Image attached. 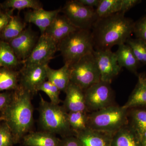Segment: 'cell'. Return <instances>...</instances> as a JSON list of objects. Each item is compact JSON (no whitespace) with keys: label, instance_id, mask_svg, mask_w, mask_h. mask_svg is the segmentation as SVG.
Masks as SVG:
<instances>
[{"label":"cell","instance_id":"6da1fadb","mask_svg":"<svg viewBox=\"0 0 146 146\" xmlns=\"http://www.w3.org/2000/svg\"><path fill=\"white\" fill-rule=\"evenodd\" d=\"M32 96L19 86L18 89L12 92L8 104L0 111L1 120L10 127L15 144L23 140L33 125Z\"/></svg>","mask_w":146,"mask_h":146},{"label":"cell","instance_id":"7a4b0ae2","mask_svg":"<svg viewBox=\"0 0 146 146\" xmlns=\"http://www.w3.org/2000/svg\"><path fill=\"white\" fill-rule=\"evenodd\" d=\"M134 22L124 13H115L98 18L91 30L95 50H111L125 44L133 33Z\"/></svg>","mask_w":146,"mask_h":146},{"label":"cell","instance_id":"3957f363","mask_svg":"<svg viewBox=\"0 0 146 146\" xmlns=\"http://www.w3.org/2000/svg\"><path fill=\"white\" fill-rule=\"evenodd\" d=\"M39 122L44 131L58 134L62 138L74 136L68 121V112L63 106L45 100L40 95Z\"/></svg>","mask_w":146,"mask_h":146},{"label":"cell","instance_id":"277c9868","mask_svg":"<svg viewBox=\"0 0 146 146\" xmlns=\"http://www.w3.org/2000/svg\"><path fill=\"white\" fill-rule=\"evenodd\" d=\"M64 64L69 66L86 55L93 53L94 44L91 30L78 29L58 44Z\"/></svg>","mask_w":146,"mask_h":146},{"label":"cell","instance_id":"5b68a950","mask_svg":"<svg viewBox=\"0 0 146 146\" xmlns=\"http://www.w3.org/2000/svg\"><path fill=\"white\" fill-rule=\"evenodd\" d=\"M128 110L112 105L88 114V127L114 134L128 124Z\"/></svg>","mask_w":146,"mask_h":146},{"label":"cell","instance_id":"8992f818","mask_svg":"<svg viewBox=\"0 0 146 146\" xmlns=\"http://www.w3.org/2000/svg\"><path fill=\"white\" fill-rule=\"evenodd\" d=\"M70 82L84 91L101 81L99 70L93 53L87 54L70 66Z\"/></svg>","mask_w":146,"mask_h":146},{"label":"cell","instance_id":"52a82bcc","mask_svg":"<svg viewBox=\"0 0 146 146\" xmlns=\"http://www.w3.org/2000/svg\"><path fill=\"white\" fill-rule=\"evenodd\" d=\"M61 12L78 29L91 30L98 19L94 8L83 5L78 0L67 1Z\"/></svg>","mask_w":146,"mask_h":146},{"label":"cell","instance_id":"ba28073f","mask_svg":"<svg viewBox=\"0 0 146 146\" xmlns=\"http://www.w3.org/2000/svg\"><path fill=\"white\" fill-rule=\"evenodd\" d=\"M88 112H93L114 105V92L110 84L100 81L84 91Z\"/></svg>","mask_w":146,"mask_h":146},{"label":"cell","instance_id":"9c48e42d","mask_svg":"<svg viewBox=\"0 0 146 146\" xmlns=\"http://www.w3.org/2000/svg\"><path fill=\"white\" fill-rule=\"evenodd\" d=\"M48 64L24 65L20 72L19 86L32 95L38 92L39 86L47 79Z\"/></svg>","mask_w":146,"mask_h":146},{"label":"cell","instance_id":"30bf717a","mask_svg":"<svg viewBox=\"0 0 146 146\" xmlns=\"http://www.w3.org/2000/svg\"><path fill=\"white\" fill-rule=\"evenodd\" d=\"M93 54L99 70L101 81L111 83L122 69L118 64L115 52L111 50H95Z\"/></svg>","mask_w":146,"mask_h":146},{"label":"cell","instance_id":"8fae6325","mask_svg":"<svg viewBox=\"0 0 146 146\" xmlns=\"http://www.w3.org/2000/svg\"><path fill=\"white\" fill-rule=\"evenodd\" d=\"M58 50V44L46 34L41 35L24 65L48 64Z\"/></svg>","mask_w":146,"mask_h":146},{"label":"cell","instance_id":"7c38bea8","mask_svg":"<svg viewBox=\"0 0 146 146\" xmlns=\"http://www.w3.org/2000/svg\"><path fill=\"white\" fill-rule=\"evenodd\" d=\"M37 40L35 33L29 27L8 42L18 59L23 64L31 54Z\"/></svg>","mask_w":146,"mask_h":146},{"label":"cell","instance_id":"4fadbf2b","mask_svg":"<svg viewBox=\"0 0 146 146\" xmlns=\"http://www.w3.org/2000/svg\"><path fill=\"white\" fill-rule=\"evenodd\" d=\"M65 92L66 97L62 106L68 113L79 111L89 112L84 92L81 88L70 82Z\"/></svg>","mask_w":146,"mask_h":146},{"label":"cell","instance_id":"5bb4252c","mask_svg":"<svg viewBox=\"0 0 146 146\" xmlns=\"http://www.w3.org/2000/svg\"><path fill=\"white\" fill-rule=\"evenodd\" d=\"M61 10V8L47 11L42 8L28 11L25 14V22L34 24L39 29L41 35L44 34Z\"/></svg>","mask_w":146,"mask_h":146},{"label":"cell","instance_id":"9a60e30c","mask_svg":"<svg viewBox=\"0 0 146 146\" xmlns=\"http://www.w3.org/2000/svg\"><path fill=\"white\" fill-rule=\"evenodd\" d=\"M78 29L74 26L64 15L58 14L47 29L45 34L58 44L69 35Z\"/></svg>","mask_w":146,"mask_h":146},{"label":"cell","instance_id":"2e32d148","mask_svg":"<svg viewBox=\"0 0 146 146\" xmlns=\"http://www.w3.org/2000/svg\"><path fill=\"white\" fill-rule=\"evenodd\" d=\"M113 134L88 128L75 136L84 146H111Z\"/></svg>","mask_w":146,"mask_h":146},{"label":"cell","instance_id":"e0dca14e","mask_svg":"<svg viewBox=\"0 0 146 146\" xmlns=\"http://www.w3.org/2000/svg\"><path fill=\"white\" fill-rule=\"evenodd\" d=\"M111 146H142L140 135L128 124L113 134Z\"/></svg>","mask_w":146,"mask_h":146},{"label":"cell","instance_id":"ac0fdd59","mask_svg":"<svg viewBox=\"0 0 146 146\" xmlns=\"http://www.w3.org/2000/svg\"><path fill=\"white\" fill-rule=\"evenodd\" d=\"M139 106H146V75L144 73L138 74L136 86L123 107L129 110Z\"/></svg>","mask_w":146,"mask_h":146},{"label":"cell","instance_id":"d6986e66","mask_svg":"<svg viewBox=\"0 0 146 146\" xmlns=\"http://www.w3.org/2000/svg\"><path fill=\"white\" fill-rule=\"evenodd\" d=\"M23 140L26 146H60V139L55 134L44 131L29 133Z\"/></svg>","mask_w":146,"mask_h":146},{"label":"cell","instance_id":"ffe728a7","mask_svg":"<svg viewBox=\"0 0 146 146\" xmlns=\"http://www.w3.org/2000/svg\"><path fill=\"white\" fill-rule=\"evenodd\" d=\"M46 75L48 81L54 84L60 91L65 92L70 82L69 65L64 64L60 69L54 70L48 65L46 68Z\"/></svg>","mask_w":146,"mask_h":146},{"label":"cell","instance_id":"44dd1931","mask_svg":"<svg viewBox=\"0 0 146 146\" xmlns=\"http://www.w3.org/2000/svg\"><path fill=\"white\" fill-rule=\"evenodd\" d=\"M115 52L119 65L125 68L131 72L136 74L139 62L130 47L127 44L119 45Z\"/></svg>","mask_w":146,"mask_h":146},{"label":"cell","instance_id":"7402d4cb","mask_svg":"<svg viewBox=\"0 0 146 146\" xmlns=\"http://www.w3.org/2000/svg\"><path fill=\"white\" fill-rule=\"evenodd\" d=\"M19 76V72L10 68L0 67V91L18 89Z\"/></svg>","mask_w":146,"mask_h":146},{"label":"cell","instance_id":"603a6c76","mask_svg":"<svg viewBox=\"0 0 146 146\" xmlns=\"http://www.w3.org/2000/svg\"><path fill=\"white\" fill-rule=\"evenodd\" d=\"M25 29V22L19 16H12L8 24L0 33V36L3 41L9 42L18 36Z\"/></svg>","mask_w":146,"mask_h":146},{"label":"cell","instance_id":"cb8c5ba5","mask_svg":"<svg viewBox=\"0 0 146 146\" xmlns=\"http://www.w3.org/2000/svg\"><path fill=\"white\" fill-rule=\"evenodd\" d=\"M22 62L16 56L8 42L0 41V66L13 69L20 65Z\"/></svg>","mask_w":146,"mask_h":146},{"label":"cell","instance_id":"d4e9b609","mask_svg":"<svg viewBox=\"0 0 146 146\" xmlns=\"http://www.w3.org/2000/svg\"><path fill=\"white\" fill-rule=\"evenodd\" d=\"M121 8L122 0H100L95 11L98 18H102L121 13Z\"/></svg>","mask_w":146,"mask_h":146},{"label":"cell","instance_id":"484cf974","mask_svg":"<svg viewBox=\"0 0 146 146\" xmlns=\"http://www.w3.org/2000/svg\"><path fill=\"white\" fill-rule=\"evenodd\" d=\"M68 117L70 126L74 136L76 133L89 128L87 112H70L68 113Z\"/></svg>","mask_w":146,"mask_h":146},{"label":"cell","instance_id":"4316f807","mask_svg":"<svg viewBox=\"0 0 146 146\" xmlns=\"http://www.w3.org/2000/svg\"><path fill=\"white\" fill-rule=\"evenodd\" d=\"M3 6L5 8H11L12 10H23L25 9H32L33 10L43 8L42 3L38 0H7Z\"/></svg>","mask_w":146,"mask_h":146},{"label":"cell","instance_id":"83f0119b","mask_svg":"<svg viewBox=\"0 0 146 146\" xmlns=\"http://www.w3.org/2000/svg\"><path fill=\"white\" fill-rule=\"evenodd\" d=\"M131 123L129 124L140 135L146 131V110H135L130 112Z\"/></svg>","mask_w":146,"mask_h":146},{"label":"cell","instance_id":"f1b7e54d","mask_svg":"<svg viewBox=\"0 0 146 146\" xmlns=\"http://www.w3.org/2000/svg\"><path fill=\"white\" fill-rule=\"evenodd\" d=\"M125 44L130 47L139 63L146 65V42L138 38L130 37Z\"/></svg>","mask_w":146,"mask_h":146},{"label":"cell","instance_id":"f546056e","mask_svg":"<svg viewBox=\"0 0 146 146\" xmlns=\"http://www.w3.org/2000/svg\"><path fill=\"white\" fill-rule=\"evenodd\" d=\"M44 92L49 98L50 102L53 104L59 105L61 102L59 95L60 91L59 89L49 81H46L39 86L38 91Z\"/></svg>","mask_w":146,"mask_h":146},{"label":"cell","instance_id":"4dcf8cb0","mask_svg":"<svg viewBox=\"0 0 146 146\" xmlns=\"http://www.w3.org/2000/svg\"><path fill=\"white\" fill-rule=\"evenodd\" d=\"M15 144L12 131L4 122L0 124V146H13Z\"/></svg>","mask_w":146,"mask_h":146},{"label":"cell","instance_id":"1f68e13d","mask_svg":"<svg viewBox=\"0 0 146 146\" xmlns=\"http://www.w3.org/2000/svg\"><path fill=\"white\" fill-rule=\"evenodd\" d=\"M133 33L136 38L146 42V16L134 22Z\"/></svg>","mask_w":146,"mask_h":146},{"label":"cell","instance_id":"d6a6232c","mask_svg":"<svg viewBox=\"0 0 146 146\" xmlns=\"http://www.w3.org/2000/svg\"><path fill=\"white\" fill-rule=\"evenodd\" d=\"M60 146H84L75 136L64 137L60 139Z\"/></svg>","mask_w":146,"mask_h":146},{"label":"cell","instance_id":"836d02e7","mask_svg":"<svg viewBox=\"0 0 146 146\" xmlns=\"http://www.w3.org/2000/svg\"><path fill=\"white\" fill-rule=\"evenodd\" d=\"M13 10L11 9L8 12H2L0 13V33L5 28L10 21L12 16Z\"/></svg>","mask_w":146,"mask_h":146},{"label":"cell","instance_id":"e575fe53","mask_svg":"<svg viewBox=\"0 0 146 146\" xmlns=\"http://www.w3.org/2000/svg\"><path fill=\"white\" fill-rule=\"evenodd\" d=\"M141 1L138 0H122V8L121 13L125 14L126 12Z\"/></svg>","mask_w":146,"mask_h":146},{"label":"cell","instance_id":"d590c367","mask_svg":"<svg viewBox=\"0 0 146 146\" xmlns=\"http://www.w3.org/2000/svg\"><path fill=\"white\" fill-rule=\"evenodd\" d=\"M12 93L0 92V111L8 104L11 100Z\"/></svg>","mask_w":146,"mask_h":146},{"label":"cell","instance_id":"8d00e7d4","mask_svg":"<svg viewBox=\"0 0 146 146\" xmlns=\"http://www.w3.org/2000/svg\"><path fill=\"white\" fill-rule=\"evenodd\" d=\"M100 0H78L82 4L87 7L94 8L98 5Z\"/></svg>","mask_w":146,"mask_h":146},{"label":"cell","instance_id":"74e56055","mask_svg":"<svg viewBox=\"0 0 146 146\" xmlns=\"http://www.w3.org/2000/svg\"><path fill=\"white\" fill-rule=\"evenodd\" d=\"M142 146H146V131L140 135Z\"/></svg>","mask_w":146,"mask_h":146},{"label":"cell","instance_id":"f35d334b","mask_svg":"<svg viewBox=\"0 0 146 146\" xmlns=\"http://www.w3.org/2000/svg\"><path fill=\"white\" fill-rule=\"evenodd\" d=\"M2 13L1 11V7H0V13Z\"/></svg>","mask_w":146,"mask_h":146},{"label":"cell","instance_id":"ab89813d","mask_svg":"<svg viewBox=\"0 0 146 146\" xmlns=\"http://www.w3.org/2000/svg\"><path fill=\"white\" fill-rule=\"evenodd\" d=\"M1 121V113H0V121Z\"/></svg>","mask_w":146,"mask_h":146},{"label":"cell","instance_id":"60d3db41","mask_svg":"<svg viewBox=\"0 0 146 146\" xmlns=\"http://www.w3.org/2000/svg\"><path fill=\"white\" fill-rule=\"evenodd\" d=\"M0 67H1V66H0Z\"/></svg>","mask_w":146,"mask_h":146}]
</instances>
